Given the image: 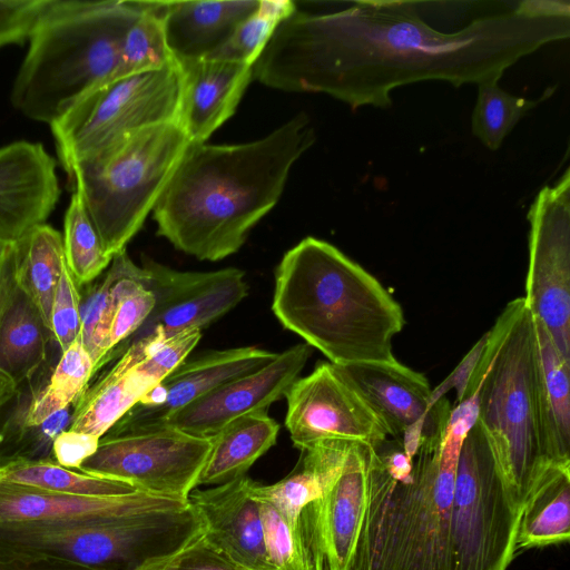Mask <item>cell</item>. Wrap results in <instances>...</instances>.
<instances>
[{
  "mask_svg": "<svg viewBox=\"0 0 570 570\" xmlns=\"http://www.w3.org/2000/svg\"><path fill=\"white\" fill-rule=\"evenodd\" d=\"M569 36L568 1H520L442 32L415 2L363 0L328 13L296 9L274 31L253 77L273 89L325 94L352 109L389 108L399 87L500 80L520 59Z\"/></svg>",
  "mask_w": 570,
  "mask_h": 570,
  "instance_id": "cell-1",
  "label": "cell"
},
{
  "mask_svg": "<svg viewBox=\"0 0 570 570\" xmlns=\"http://www.w3.org/2000/svg\"><path fill=\"white\" fill-rule=\"evenodd\" d=\"M315 138L301 112L254 141L189 142L151 212L157 234L202 261L236 253Z\"/></svg>",
  "mask_w": 570,
  "mask_h": 570,
  "instance_id": "cell-2",
  "label": "cell"
},
{
  "mask_svg": "<svg viewBox=\"0 0 570 570\" xmlns=\"http://www.w3.org/2000/svg\"><path fill=\"white\" fill-rule=\"evenodd\" d=\"M272 309L336 366L396 360L392 341L405 325L401 305L373 275L311 236L279 262Z\"/></svg>",
  "mask_w": 570,
  "mask_h": 570,
  "instance_id": "cell-3",
  "label": "cell"
},
{
  "mask_svg": "<svg viewBox=\"0 0 570 570\" xmlns=\"http://www.w3.org/2000/svg\"><path fill=\"white\" fill-rule=\"evenodd\" d=\"M478 414L451 409L448 424L424 434L411 473L392 478L374 451L350 570H452L450 521L460 451Z\"/></svg>",
  "mask_w": 570,
  "mask_h": 570,
  "instance_id": "cell-4",
  "label": "cell"
},
{
  "mask_svg": "<svg viewBox=\"0 0 570 570\" xmlns=\"http://www.w3.org/2000/svg\"><path fill=\"white\" fill-rule=\"evenodd\" d=\"M142 1L47 0L29 38L10 100L47 125L97 91L112 75Z\"/></svg>",
  "mask_w": 570,
  "mask_h": 570,
  "instance_id": "cell-5",
  "label": "cell"
},
{
  "mask_svg": "<svg viewBox=\"0 0 570 570\" xmlns=\"http://www.w3.org/2000/svg\"><path fill=\"white\" fill-rule=\"evenodd\" d=\"M473 396L476 425L521 513L532 487L552 463L542 449L533 318L524 297L510 301L487 332L463 400Z\"/></svg>",
  "mask_w": 570,
  "mask_h": 570,
  "instance_id": "cell-6",
  "label": "cell"
},
{
  "mask_svg": "<svg viewBox=\"0 0 570 570\" xmlns=\"http://www.w3.org/2000/svg\"><path fill=\"white\" fill-rule=\"evenodd\" d=\"M189 142L177 122L160 124L128 135L75 170L68 184L81 193L110 257L141 228Z\"/></svg>",
  "mask_w": 570,
  "mask_h": 570,
  "instance_id": "cell-7",
  "label": "cell"
},
{
  "mask_svg": "<svg viewBox=\"0 0 570 570\" xmlns=\"http://www.w3.org/2000/svg\"><path fill=\"white\" fill-rule=\"evenodd\" d=\"M180 86V70L175 61L112 81L72 106L50 125L68 180L78 167L98 158L128 135L177 122Z\"/></svg>",
  "mask_w": 570,
  "mask_h": 570,
  "instance_id": "cell-8",
  "label": "cell"
},
{
  "mask_svg": "<svg viewBox=\"0 0 570 570\" xmlns=\"http://www.w3.org/2000/svg\"><path fill=\"white\" fill-rule=\"evenodd\" d=\"M520 512L491 449L474 426L459 455L450 521L452 570H508Z\"/></svg>",
  "mask_w": 570,
  "mask_h": 570,
  "instance_id": "cell-9",
  "label": "cell"
},
{
  "mask_svg": "<svg viewBox=\"0 0 570 570\" xmlns=\"http://www.w3.org/2000/svg\"><path fill=\"white\" fill-rule=\"evenodd\" d=\"M166 549L165 527L150 512L105 524L0 522V553L53 557L96 570H139Z\"/></svg>",
  "mask_w": 570,
  "mask_h": 570,
  "instance_id": "cell-10",
  "label": "cell"
},
{
  "mask_svg": "<svg viewBox=\"0 0 570 570\" xmlns=\"http://www.w3.org/2000/svg\"><path fill=\"white\" fill-rule=\"evenodd\" d=\"M210 448V438L169 425L108 431L78 470L124 481L140 492L188 501Z\"/></svg>",
  "mask_w": 570,
  "mask_h": 570,
  "instance_id": "cell-11",
  "label": "cell"
},
{
  "mask_svg": "<svg viewBox=\"0 0 570 570\" xmlns=\"http://www.w3.org/2000/svg\"><path fill=\"white\" fill-rule=\"evenodd\" d=\"M139 282L155 295L142 325L107 357L129 351L138 362L154 345L190 328L203 330L242 302L248 293L245 272L227 267L213 272H180L142 259Z\"/></svg>",
  "mask_w": 570,
  "mask_h": 570,
  "instance_id": "cell-12",
  "label": "cell"
},
{
  "mask_svg": "<svg viewBox=\"0 0 570 570\" xmlns=\"http://www.w3.org/2000/svg\"><path fill=\"white\" fill-rule=\"evenodd\" d=\"M529 266L524 299L570 362V171L544 186L528 213Z\"/></svg>",
  "mask_w": 570,
  "mask_h": 570,
  "instance_id": "cell-13",
  "label": "cell"
},
{
  "mask_svg": "<svg viewBox=\"0 0 570 570\" xmlns=\"http://www.w3.org/2000/svg\"><path fill=\"white\" fill-rule=\"evenodd\" d=\"M285 397V426L294 446L301 451L333 441L377 448L390 435L332 363H321L307 376L298 377Z\"/></svg>",
  "mask_w": 570,
  "mask_h": 570,
  "instance_id": "cell-14",
  "label": "cell"
},
{
  "mask_svg": "<svg viewBox=\"0 0 570 570\" xmlns=\"http://www.w3.org/2000/svg\"><path fill=\"white\" fill-rule=\"evenodd\" d=\"M375 448L352 443L344 462L323 494L302 513L314 569L324 558L331 570H350L365 508Z\"/></svg>",
  "mask_w": 570,
  "mask_h": 570,
  "instance_id": "cell-15",
  "label": "cell"
},
{
  "mask_svg": "<svg viewBox=\"0 0 570 570\" xmlns=\"http://www.w3.org/2000/svg\"><path fill=\"white\" fill-rule=\"evenodd\" d=\"M312 354V347L296 344L257 371L227 381L177 411L159 425L212 438L235 419L265 411L285 397Z\"/></svg>",
  "mask_w": 570,
  "mask_h": 570,
  "instance_id": "cell-16",
  "label": "cell"
},
{
  "mask_svg": "<svg viewBox=\"0 0 570 570\" xmlns=\"http://www.w3.org/2000/svg\"><path fill=\"white\" fill-rule=\"evenodd\" d=\"M277 353L256 346L209 351L185 360L147 392L109 431L161 424L166 419L220 384L259 370Z\"/></svg>",
  "mask_w": 570,
  "mask_h": 570,
  "instance_id": "cell-17",
  "label": "cell"
},
{
  "mask_svg": "<svg viewBox=\"0 0 570 570\" xmlns=\"http://www.w3.org/2000/svg\"><path fill=\"white\" fill-rule=\"evenodd\" d=\"M56 167L40 142L0 147V243H17L46 223L60 197Z\"/></svg>",
  "mask_w": 570,
  "mask_h": 570,
  "instance_id": "cell-18",
  "label": "cell"
},
{
  "mask_svg": "<svg viewBox=\"0 0 570 570\" xmlns=\"http://www.w3.org/2000/svg\"><path fill=\"white\" fill-rule=\"evenodd\" d=\"M188 503L140 491L120 497L65 494L0 480V522L105 524Z\"/></svg>",
  "mask_w": 570,
  "mask_h": 570,
  "instance_id": "cell-19",
  "label": "cell"
},
{
  "mask_svg": "<svg viewBox=\"0 0 570 570\" xmlns=\"http://www.w3.org/2000/svg\"><path fill=\"white\" fill-rule=\"evenodd\" d=\"M247 475L194 490L189 501L204 524V537L246 570H273L266 553L261 507Z\"/></svg>",
  "mask_w": 570,
  "mask_h": 570,
  "instance_id": "cell-20",
  "label": "cell"
},
{
  "mask_svg": "<svg viewBox=\"0 0 570 570\" xmlns=\"http://www.w3.org/2000/svg\"><path fill=\"white\" fill-rule=\"evenodd\" d=\"M178 67L181 86L177 122L190 142H205L234 115L253 78V67L218 59L179 62Z\"/></svg>",
  "mask_w": 570,
  "mask_h": 570,
  "instance_id": "cell-21",
  "label": "cell"
},
{
  "mask_svg": "<svg viewBox=\"0 0 570 570\" xmlns=\"http://www.w3.org/2000/svg\"><path fill=\"white\" fill-rule=\"evenodd\" d=\"M336 367L393 438L401 440L407 426L426 420L432 390L424 374L397 360Z\"/></svg>",
  "mask_w": 570,
  "mask_h": 570,
  "instance_id": "cell-22",
  "label": "cell"
},
{
  "mask_svg": "<svg viewBox=\"0 0 570 570\" xmlns=\"http://www.w3.org/2000/svg\"><path fill=\"white\" fill-rule=\"evenodd\" d=\"M257 4L258 0L161 1L165 38L174 60L209 58Z\"/></svg>",
  "mask_w": 570,
  "mask_h": 570,
  "instance_id": "cell-23",
  "label": "cell"
},
{
  "mask_svg": "<svg viewBox=\"0 0 570 570\" xmlns=\"http://www.w3.org/2000/svg\"><path fill=\"white\" fill-rule=\"evenodd\" d=\"M532 318L543 453L552 463L570 465V362L556 347L543 324L533 315Z\"/></svg>",
  "mask_w": 570,
  "mask_h": 570,
  "instance_id": "cell-24",
  "label": "cell"
},
{
  "mask_svg": "<svg viewBox=\"0 0 570 570\" xmlns=\"http://www.w3.org/2000/svg\"><path fill=\"white\" fill-rule=\"evenodd\" d=\"M51 340L38 307L14 277L12 256L0 298V368L18 386L30 381L46 362Z\"/></svg>",
  "mask_w": 570,
  "mask_h": 570,
  "instance_id": "cell-25",
  "label": "cell"
},
{
  "mask_svg": "<svg viewBox=\"0 0 570 570\" xmlns=\"http://www.w3.org/2000/svg\"><path fill=\"white\" fill-rule=\"evenodd\" d=\"M124 352L112 367L88 385L73 404L69 430L104 436L155 385Z\"/></svg>",
  "mask_w": 570,
  "mask_h": 570,
  "instance_id": "cell-26",
  "label": "cell"
},
{
  "mask_svg": "<svg viewBox=\"0 0 570 570\" xmlns=\"http://www.w3.org/2000/svg\"><path fill=\"white\" fill-rule=\"evenodd\" d=\"M278 423L267 412L239 416L212 436V448L198 476L199 485H220L246 475L276 442Z\"/></svg>",
  "mask_w": 570,
  "mask_h": 570,
  "instance_id": "cell-27",
  "label": "cell"
},
{
  "mask_svg": "<svg viewBox=\"0 0 570 570\" xmlns=\"http://www.w3.org/2000/svg\"><path fill=\"white\" fill-rule=\"evenodd\" d=\"M570 539V465L551 463L532 487L521 510L515 554L562 544Z\"/></svg>",
  "mask_w": 570,
  "mask_h": 570,
  "instance_id": "cell-28",
  "label": "cell"
},
{
  "mask_svg": "<svg viewBox=\"0 0 570 570\" xmlns=\"http://www.w3.org/2000/svg\"><path fill=\"white\" fill-rule=\"evenodd\" d=\"M94 374V361L79 338L61 352L50 377L33 392L17 423L0 431V445L21 430L39 426L56 413L73 405Z\"/></svg>",
  "mask_w": 570,
  "mask_h": 570,
  "instance_id": "cell-29",
  "label": "cell"
},
{
  "mask_svg": "<svg viewBox=\"0 0 570 570\" xmlns=\"http://www.w3.org/2000/svg\"><path fill=\"white\" fill-rule=\"evenodd\" d=\"M65 266L62 235L46 223L36 226L14 244V277L38 307L48 328L51 305Z\"/></svg>",
  "mask_w": 570,
  "mask_h": 570,
  "instance_id": "cell-30",
  "label": "cell"
},
{
  "mask_svg": "<svg viewBox=\"0 0 570 570\" xmlns=\"http://www.w3.org/2000/svg\"><path fill=\"white\" fill-rule=\"evenodd\" d=\"M0 480L50 492L120 497L137 490L124 481L65 468L53 460H16L0 465Z\"/></svg>",
  "mask_w": 570,
  "mask_h": 570,
  "instance_id": "cell-31",
  "label": "cell"
},
{
  "mask_svg": "<svg viewBox=\"0 0 570 570\" xmlns=\"http://www.w3.org/2000/svg\"><path fill=\"white\" fill-rule=\"evenodd\" d=\"M476 86L471 130L491 150L499 149L520 119L550 98L556 90V87H549L538 99H528L504 91L499 80H487Z\"/></svg>",
  "mask_w": 570,
  "mask_h": 570,
  "instance_id": "cell-32",
  "label": "cell"
},
{
  "mask_svg": "<svg viewBox=\"0 0 570 570\" xmlns=\"http://www.w3.org/2000/svg\"><path fill=\"white\" fill-rule=\"evenodd\" d=\"M173 62L175 60L165 38L161 1H142V12L127 31L118 63L105 86Z\"/></svg>",
  "mask_w": 570,
  "mask_h": 570,
  "instance_id": "cell-33",
  "label": "cell"
},
{
  "mask_svg": "<svg viewBox=\"0 0 570 570\" xmlns=\"http://www.w3.org/2000/svg\"><path fill=\"white\" fill-rule=\"evenodd\" d=\"M62 242L66 264L80 287L96 281L110 265L112 257L105 252L77 188L66 209Z\"/></svg>",
  "mask_w": 570,
  "mask_h": 570,
  "instance_id": "cell-34",
  "label": "cell"
},
{
  "mask_svg": "<svg viewBox=\"0 0 570 570\" xmlns=\"http://www.w3.org/2000/svg\"><path fill=\"white\" fill-rule=\"evenodd\" d=\"M296 11L291 0H258L256 9L209 58L253 67L278 24Z\"/></svg>",
  "mask_w": 570,
  "mask_h": 570,
  "instance_id": "cell-35",
  "label": "cell"
},
{
  "mask_svg": "<svg viewBox=\"0 0 570 570\" xmlns=\"http://www.w3.org/2000/svg\"><path fill=\"white\" fill-rule=\"evenodd\" d=\"M121 271L112 286L114 311L108 332V354L131 336L155 306V295L139 282L141 267L120 252ZM104 364V365H105Z\"/></svg>",
  "mask_w": 570,
  "mask_h": 570,
  "instance_id": "cell-36",
  "label": "cell"
},
{
  "mask_svg": "<svg viewBox=\"0 0 570 570\" xmlns=\"http://www.w3.org/2000/svg\"><path fill=\"white\" fill-rule=\"evenodd\" d=\"M122 252V250H121ZM121 271L120 252L112 256L108 271L81 293L80 342L90 354L95 373L105 364L108 354V332L114 311L112 286Z\"/></svg>",
  "mask_w": 570,
  "mask_h": 570,
  "instance_id": "cell-37",
  "label": "cell"
},
{
  "mask_svg": "<svg viewBox=\"0 0 570 570\" xmlns=\"http://www.w3.org/2000/svg\"><path fill=\"white\" fill-rule=\"evenodd\" d=\"M256 498L261 507L266 553L273 570H315L302 518L295 521L271 502Z\"/></svg>",
  "mask_w": 570,
  "mask_h": 570,
  "instance_id": "cell-38",
  "label": "cell"
},
{
  "mask_svg": "<svg viewBox=\"0 0 570 570\" xmlns=\"http://www.w3.org/2000/svg\"><path fill=\"white\" fill-rule=\"evenodd\" d=\"M81 292L67 264L60 277L49 317L53 342L63 352L80 338Z\"/></svg>",
  "mask_w": 570,
  "mask_h": 570,
  "instance_id": "cell-39",
  "label": "cell"
},
{
  "mask_svg": "<svg viewBox=\"0 0 570 570\" xmlns=\"http://www.w3.org/2000/svg\"><path fill=\"white\" fill-rule=\"evenodd\" d=\"M202 337V330L190 328L151 346L135 366L145 377L158 384L178 367L195 348Z\"/></svg>",
  "mask_w": 570,
  "mask_h": 570,
  "instance_id": "cell-40",
  "label": "cell"
},
{
  "mask_svg": "<svg viewBox=\"0 0 570 570\" xmlns=\"http://www.w3.org/2000/svg\"><path fill=\"white\" fill-rule=\"evenodd\" d=\"M139 570H246L215 549L204 532L177 552L149 561Z\"/></svg>",
  "mask_w": 570,
  "mask_h": 570,
  "instance_id": "cell-41",
  "label": "cell"
},
{
  "mask_svg": "<svg viewBox=\"0 0 570 570\" xmlns=\"http://www.w3.org/2000/svg\"><path fill=\"white\" fill-rule=\"evenodd\" d=\"M47 0H0V49L28 40Z\"/></svg>",
  "mask_w": 570,
  "mask_h": 570,
  "instance_id": "cell-42",
  "label": "cell"
},
{
  "mask_svg": "<svg viewBox=\"0 0 570 570\" xmlns=\"http://www.w3.org/2000/svg\"><path fill=\"white\" fill-rule=\"evenodd\" d=\"M99 440L97 436L67 429L56 436L51 458L65 468L78 470L96 452Z\"/></svg>",
  "mask_w": 570,
  "mask_h": 570,
  "instance_id": "cell-43",
  "label": "cell"
},
{
  "mask_svg": "<svg viewBox=\"0 0 570 570\" xmlns=\"http://www.w3.org/2000/svg\"><path fill=\"white\" fill-rule=\"evenodd\" d=\"M487 341V333L474 344V346L468 352L456 367L448 375V377L441 382L431 392L430 406L441 400L446 392L451 389H455L458 403L463 400V396L469 384V380L478 364L480 355L483 351Z\"/></svg>",
  "mask_w": 570,
  "mask_h": 570,
  "instance_id": "cell-44",
  "label": "cell"
},
{
  "mask_svg": "<svg viewBox=\"0 0 570 570\" xmlns=\"http://www.w3.org/2000/svg\"><path fill=\"white\" fill-rule=\"evenodd\" d=\"M0 570H96L47 556L0 553Z\"/></svg>",
  "mask_w": 570,
  "mask_h": 570,
  "instance_id": "cell-45",
  "label": "cell"
},
{
  "mask_svg": "<svg viewBox=\"0 0 570 570\" xmlns=\"http://www.w3.org/2000/svg\"><path fill=\"white\" fill-rule=\"evenodd\" d=\"M16 243H0V298L10 271Z\"/></svg>",
  "mask_w": 570,
  "mask_h": 570,
  "instance_id": "cell-46",
  "label": "cell"
},
{
  "mask_svg": "<svg viewBox=\"0 0 570 570\" xmlns=\"http://www.w3.org/2000/svg\"><path fill=\"white\" fill-rule=\"evenodd\" d=\"M18 393L16 382L0 368V407L8 404Z\"/></svg>",
  "mask_w": 570,
  "mask_h": 570,
  "instance_id": "cell-47",
  "label": "cell"
},
{
  "mask_svg": "<svg viewBox=\"0 0 570 570\" xmlns=\"http://www.w3.org/2000/svg\"><path fill=\"white\" fill-rule=\"evenodd\" d=\"M318 570H331L325 558Z\"/></svg>",
  "mask_w": 570,
  "mask_h": 570,
  "instance_id": "cell-48",
  "label": "cell"
}]
</instances>
